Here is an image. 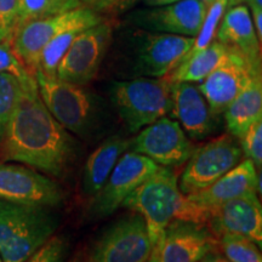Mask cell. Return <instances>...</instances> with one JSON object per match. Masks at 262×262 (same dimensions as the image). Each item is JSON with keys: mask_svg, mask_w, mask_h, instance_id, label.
I'll list each match as a JSON object with an SVG mask.
<instances>
[{"mask_svg": "<svg viewBox=\"0 0 262 262\" xmlns=\"http://www.w3.org/2000/svg\"><path fill=\"white\" fill-rule=\"evenodd\" d=\"M141 39L135 71L149 78L166 77L181 63L194 42V37L170 33H146Z\"/></svg>", "mask_w": 262, "mask_h": 262, "instance_id": "2e32d148", "label": "cell"}, {"mask_svg": "<svg viewBox=\"0 0 262 262\" xmlns=\"http://www.w3.org/2000/svg\"><path fill=\"white\" fill-rule=\"evenodd\" d=\"M216 39L226 47L233 48L257 70H261L260 44L253 19L247 6L238 4L232 6L222 18L221 26L216 32Z\"/></svg>", "mask_w": 262, "mask_h": 262, "instance_id": "ffe728a7", "label": "cell"}, {"mask_svg": "<svg viewBox=\"0 0 262 262\" xmlns=\"http://www.w3.org/2000/svg\"><path fill=\"white\" fill-rule=\"evenodd\" d=\"M202 2H204V3H206V4H208V5H210L211 3L215 2V0H202Z\"/></svg>", "mask_w": 262, "mask_h": 262, "instance_id": "f35d334b", "label": "cell"}, {"mask_svg": "<svg viewBox=\"0 0 262 262\" xmlns=\"http://www.w3.org/2000/svg\"><path fill=\"white\" fill-rule=\"evenodd\" d=\"M122 205L142 216L150 241L157 247L166 226L172 220H181L186 196L180 191L178 173L171 168L159 166Z\"/></svg>", "mask_w": 262, "mask_h": 262, "instance_id": "3957f363", "label": "cell"}, {"mask_svg": "<svg viewBox=\"0 0 262 262\" xmlns=\"http://www.w3.org/2000/svg\"><path fill=\"white\" fill-rule=\"evenodd\" d=\"M219 247V239L206 225L172 220L156 248L159 262H198Z\"/></svg>", "mask_w": 262, "mask_h": 262, "instance_id": "5bb4252c", "label": "cell"}, {"mask_svg": "<svg viewBox=\"0 0 262 262\" xmlns=\"http://www.w3.org/2000/svg\"><path fill=\"white\" fill-rule=\"evenodd\" d=\"M243 150L238 139L226 134L193 149L180 178L182 194L199 192L214 183L242 160Z\"/></svg>", "mask_w": 262, "mask_h": 262, "instance_id": "52a82bcc", "label": "cell"}, {"mask_svg": "<svg viewBox=\"0 0 262 262\" xmlns=\"http://www.w3.org/2000/svg\"><path fill=\"white\" fill-rule=\"evenodd\" d=\"M0 262H3V261H2V257H0Z\"/></svg>", "mask_w": 262, "mask_h": 262, "instance_id": "60d3db41", "label": "cell"}, {"mask_svg": "<svg viewBox=\"0 0 262 262\" xmlns=\"http://www.w3.org/2000/svg\"><path fill=\"white\" fill-rule=\"evenodd\" d=\"M257 191H260V178L256 173V166L247 158L243 162H239L233 169L216 180L209 187L187 194L186 198L195 206L201 214L203 224L206 225L209 211L212 209L231 199L257 193Z\"/></svg>", "mask_w": 262, "mask_h": 262, "instance_id": "e0dca14e", "label": "cell"}, {"mask_svg": "<svg viewBox=\"0 0 262 262\" xmlns=\"http://www.w3.org/2000/svg\"><path fill=\"white\" fill-rule=\"evenodd\" d=\"M70 262H83V261H81L79 257H75V258H73V260H71Z\"/></svg>", "mask_w": 262, "mask_h": 262, "instance_id": "ab89813d", "label": "cell"}, {"mask_svg": "<svg viewBox=\"0 0 262 262\" xmlns=\"http://www.w3.org/2000/svg\"><path fill=\"white\" fill-rule=\"evenodd\" d=\"M84 29L72 28L60 33L50 40L41 51L40 60H39L38 70L49 77H56L57 66L60 63L61 58L63 57L66 51L71 47V44L77 38V35Z\"/></svg>", "mask_w": 262, "mask_h": 262, "instance_id": "d4e9b609", "label": "cell"}, {"mask_svg": "<svg viewBox=\"0 0 262 262\" xmlns=\"http://www.w3.org/2000/svg\"><path fill=\"white\" fill-rule=\"evenodd\" d=\"M22 89L24 80L10 73H0V145L4 140L6 127L17 106Z\"/></svg>", "mask_w": 262, "mask_h": 262, "instance_id": "cb8c5ba5", "label": "cell"}, {"mask_svg": "<svg viewBox=\"0 0 262 262\" xmlns=\"http://www.w3.org/2000/svg\"><path fill=\"white\" fill-rule=\"evenodd\" d=\"M206 226L216 238L238 234L262 244V208L257 193L231 199L209 211Z\"/></svg>", "mask_w": 262, "mask_h": 262, "instance_id": "9a60e30c", "label": "cell"}, {"mask_svg": "<svg viewBox=\"0 0 262 262\" xmlns=\"http://www.w3.org/2000/svg\"><path fill=\"white\" fill-rule=\"evenodd\" d=\"M83 8L97 14H119L130 9L137 0H79Z\"/></svg>", "mask_w": 262, "mask_h": 262, "instance_id": "1f68e13d", "label": "cell"}, {"mask_svg": "<svg viewBox=\"0 0 262 262\" xmlns=\"http://www.w3.org/2000/svg\"><path fill=\"white\" fill-rule=\"evenodd\" d=\"M58 216L48 206L0 201V257L25 262L54 235Z\"/></svg>", "mask_w": 262, "mask_h": 262, "instance_id": "7a4b0ae2", "label": "cell"}, {"mask_svg": "<svg viewBox=\"0 0 262 262\" xmlns=\"http://www.w3.org/2000/svg\"><path fill=\"white\" fill-rule=\"evenodd\" d=\"M158 169V164L148 157L133 150L124 152L104 185L93 196L90 214L95 217H106L113 214L127 196Z\"/></svg>", "mask_w": 262, "mask_h": 262, "instance_id": "9c48e42d", "label": "cell"}, {"mask_svg": "<svg viewBox=\"0 0 262 262\" xmlns=\"http://www.w3.org/2000/svg\"><path fill=\"white\" fill-rule=\"evenodd\" d=\"M146 262H159L158 253H157V248H155V250H153V253H152V255H150V257Z\"/></svg>", "mask_w": 262, "mask_h": 262, "instance_id": "8d00e7d4", "label": "cell"}, {"mask_svg": "<svg viewBox=\"0 0 262 262\" xmlns=\"http://www.w3.org/2000/svg\"><path fill=\"white\" fill-rule=\"evenodd\" d=\"M80 6L79 0H19L18 24L27 19L58 15Z\"/></svg>", "mask_w": 262, "mask_h": 262, "instance_id": "484cf974", "label": "cell"}, {"mask_svg": "<svg viewBox=\"0 0 262 262\" xmlns=\"http://www.w3.org/2000/svg\"><path fill=\"white\" fill-rule=\"evenodd\" d=\"M227 2L228 0H215L214 3L209 5L201 31L194 37V42H193L191 50L187 52L186 56L205 49L216 38V32H217V27L220 25L222 16L225 14Z\"/></svg>", "mask_w": 262, "mask_h": 262, "instance_id": "83f0119b", "label": "cell"}, {"mask_svg": "<svg viewBox=\"0 0 262 262\" xmlns=\"http://www.w3.org/2000/svg\"><path fill=\"white\" fill-rule=\"evenodd\" d=\"M239 140L243 156L250 159L254 165L260 169L262 164V118L251 124Z\"/></svg>", "mask_w": 262, "mask_h": 262, "instance_id": "f1b7e54d", "label": "cell"}, {"mask_svg": "<svg viewBox=\"0 0 262 262\" xmlns=\"http://www.w3.org/2000/svg\"><path fill=\"white\" fill-rule=\"evenodd\" d=\"M0 73H10L21 80H25L31 75H34L16 56L14 50H12L10 39L0 41Z\"/></svg>", "mask_w": 262, "mask_h": 262, "instance_id": "4dcf8cb0", "label": "cell"}, {"mask_svg": "<svg viewBox=\"0 0 262 262\" xmlns=\"http://www.w3.org/2000/svg\"><path fill=\"white\" fill-rule=\"evenodd\" d=\"M198 262H229L226 257H222L221 255L216 254V253H211L209 255H206L205 257H203L202 260H199Z\"/></svg>", "mask_w": 262, "mask_h": 262, "instance_id": "836d02e7", "label": "cell"}, {"mask_svg": "<svg viewBox=\"0 0 262 262\" xmlns=\"http://www.w3.org/2000/svg\"><path fill=\"white\" fill-rule=\"evenodd\" d=\"M129 149L148 157L159 166L175 168L187 162L194 146L178 122L163 117L143 127L130 141Z\"/></svg>", "mask_w": 262, "mask_h": 262, "instance_id": "8fae6325", "label": "cell"}, {"mask_svg": "<svg viewBox=\"0 0 262 262\" xmlns=\"http://www.w3.org/2000/svg\"><path fill=\"white\" fill-rule=\"evenodd\" d=\"M112 102L130 133H137L172 112V81L166 77L116 81Z\"/></svg>", "mask_w": 262, "mask_h": 262, "instance_id": "5b68a950", "label": "cell"}, {"mask_svg": "<svg viewBox=\"0 0 262 262\" xmlns=\"http://www.w3.org/2000/svg\"><path fill=\"white\" fill-rule=\"evenodd\" d=\"M208 9L209 5L202 0H179L172 4L137 12L134 21L157 32L195 37L201 31Z\"/></svg>", "mask_w": 262, "mask_h": 262, "instance_id": "ac0fdd59", "label": "cell"}, {"mask_svg": "<svg viewBox=\"0 0 262 262\" xmlns=\"http://www.w3.org/2000/svg\"><path fill=\"white\" fill-rule=\"evenodd\" d=\"M19 0H0V21L11 38L12 32L18 24Z\"/></svg>", "mask_w": 262, "mask_h": 262, "instance_id": "d6a6232c", "label": "cell"}, {"mask_svg": "<svg viewBox=\"0 0 262 262\" xmlns=\"http://www.w3.org/2000/svg\"><path fill=\"white\" fill-rule=\"evenodd\" d=\"M130 141L114 135L103 141L89 156L81 176V188L85 195L93 196L100 191L124 152L130 147Z\"/></svg>", "mask_w": 262, "mask_h": 262, "instance_id": "44dd1931", "label": "cell"}, {"mask_svg": "<svg viewBox=\"0 0 262 262\" xmlns=\"http://www.w3.org/2000/svg\"><path fill=\"white\" fill-rule=\"evenodd\" d=\"M243 2H248V0H228L227 5H229V6H234V5L241 4V3H243Z\"/></svg>", "mask_w": 262, "mask_h": 262, "instance_id": "74e56055", "label": "cell"}, {"mask_svg": "<svg viewBox=\"0 0 262 262\" xmlns=\"http://www.w3.org/2000/svg\"><path fill=\"white\" fill-rule=\"evenodd\" d=\"M0 147L5 160L26 164L55 178L63 176L77 157V141L49 112L34 75L24 80Z\"/></svg>", "mask_w": 262, "mask_h": 262, "instance_id": "6da1fadb", "label": "cell"}, {"mask_svg": "<svg viewBox=\"0 0 262 262\" xmlns=\"http://www.w3.org/2000/svg\"><path fill=\"white\" fill-rule=\"evenodd\" d=\"M68 253V243L63 237H51L25 262H62Z\"/></svg>", "mask_w": 262, "mask_h": 262, "instance_id": "f546056e", "label": "cell"}, {"mask_svg": "<svg viewBox=\"0 0 262 262\" xmlns=\"http://www.w3.org/2000/svg\"><path fill=\"white\" fill-rule=\"evenodd\" d=\"M143 2H145V4L149 6H164L172 4V3L179 2V0H143Z\"/></svg>", "mask_w": 262, "mask_h": 262, "instance_id": "e575fe53", "label": "cell"}, {"mask_svg": "<svg viewBox=\"0 0 262 262\" xmlns=\"http://www.w3.org/2000/svg\"><path fill=\"white\" fill-rule=\"evenodd\" d=\"M256 75H261V70L255 68L242 52L227 47L220 63L198 88L212 112L219 116Z\"/></svg>", "mask_w": 262, "mask_h": 262, "instance_id": "7c38bea8", "label": "cell"}, {"mask_svg": "<svg viewBox=\"0 0 262 262\" xmlns=\"http://www.w3.org/2000/svg\"><path fill=\"white\" fill-rule=\"evenodd\" d=\"M5 39H10V34L9 32L6 31V28L3 25V22L0 21V41L5 40Z\"/></svg>", "mask_w": 262, "mask_h": 262, "instance_id": "d590c367", "label": "cell"}, {"mask_svg": "<svg viewBox=\"0 0 262 262\" xmlns=\"http://www.w3.org/2000/svg\"><path fill=\"white\" fill-rule=\"evenodd\" d=\"M155 248L145 220L135 212L103 232L91 247L88 262H146Z\"/></svg>", "mask_w": 262, "mask_h": 262, "instance_id": "ba28073f", "label": "cell"}, {"mask_svg": "<svg viewBox=\"0 0 262 262\" xmlns=\"http://www.w3.org/2000/svg\"><path fill=\"white\" fill-rule=\"evenodd\" d=\"M227 47L214 39L210 44L203 50L188 55L181 61L178 67L166 75L172 83L178 81H188V83H199L204 80L215 67L224 58Z\"/></svg>", "mask_w": 262, "mask_h": 262, "instance_id": "603a6c76", "label": "cell"}, {"mask_svg": "<svg viewBox=\"0 0 262 262\" xmlns=\"http://www.w3.org/2000/svg\"><path fill=\"white\" fill-rule=\"evenodd\" d=\"M34 78L41 101L66 130L81 139L94 136L100 130L98 108L93 95L80 85L49 77L39 70Z\"/></svg>", "mask_w": 262, "mask_h": 262, "instance_id": "277c9868", "label": "cell"}, {"mask_svg": "<svg viewBox=\"0 0 262 262\" xmlns=\"http://www.w3.org/2000/svg\"><path fill=\"white\" fill-rule=\"evenodd\" d=\"M102 21L100 14L80 6L58 15L19 22L12 32L10 41L16 56L34 74L38 70L41 51L57 34L72 28L86 29Z\"/></svg>", "mask_w": 262, "mask_h": 262, "instance_id": "8992f818", "label": "cell"}, {"mask_svg": "<svg viewBox=\"0 0 262 262\" xmlns=\"http://www.w3.org/2000/svg\"><path fill=\"white\" fill-rule=\"evenodd\" d=\"M219 244L229 262H262L260 247L243 235L222 234Z\"/></svg>", "mask_w": 262, "mask_h": 262, "instance_id": "4316f807", "label": "cell"}, {"mask_svg": "<svg viewBox=\"0 0 262 262\" xmlns=\"http://www.w3.org/2000/svg\"><path fill=\"white\" fill-rule=\"evenodd\" d=\"M112 37L111 22L84 29L77 35L57 66L56 77L67 83L83 85L96 77Z\"/></svg>", "mask_w": 262, "mask_h": 262, "instance_id": "30bf717a", "label": "cell"}, {"mask_svg": "<svg viewBox=\"0 0 262 262\" xmlns=\"http://www.w3.org/2000/svg\"><path fill=\"white\" fill-rule=\"evenodd\" d=\"M227 129L235 139H242L251 124L262 118V79L256 75L224 111Z\"/></svg>", "mask_w": 262, "mask_h": 262, "instance_id": "7402d4cb", "label": "cell"}, {"mask_svg": "<svg viewBox=\"0 0 262 262\" xmlns=\"http://www.w3.org/2000/svg\"><path fill=\"white\" fill-rule=\"evenodd\" d=\"M171 114L192 139H205L217 131V114L212 112L199 88L193 83H172Z\"/></svg>", "mask_w": 262, "mask_h": 262, "instance_id": "d6986e66", "label": "cell"}, {"mask_svg": "<svg viewBox=\"0 0 262 262\" xmlns=\"http://www.w3.org/2000/svg\"><path fill=\"white\" fill-rule=\"evenodd\" d=\"M63 199L60 185L48 176L22 165L0 163V201L52 208Z\"/></svg>", "mask_w": 262, "mask_h": 262, "instance_id": "4fadbf2b", "label": "cell"}]
</instances>
